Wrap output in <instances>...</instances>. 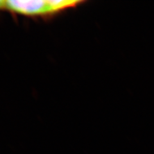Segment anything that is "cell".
Instances as JSON below:
<instances>
[{
    "instance_id": "6da1fadb",
    "label": "cell",
    "mask_w": 154,
    "mask_h": 154,
    "mask_svg": "<svg viewBox=\"0 0 154 154\" xmlns=\"http://www.w3.org/2000/svg\"><path fill=\"white\" fill-rule=\"evenodd\" d=\"M4 11L30 17H51L64 11L60 0L4 1Z\"/></svg>"
}]
</instances>
